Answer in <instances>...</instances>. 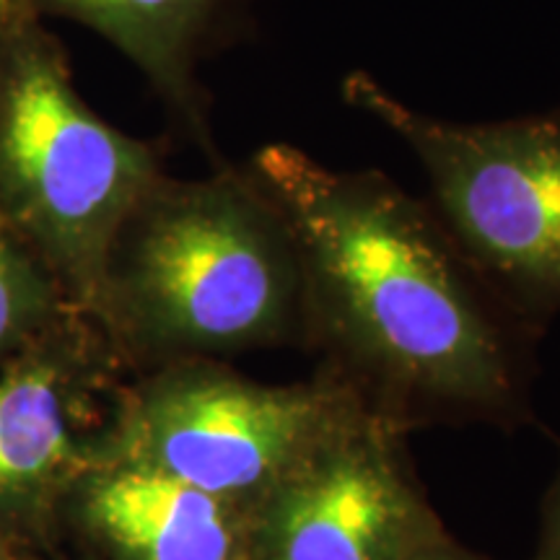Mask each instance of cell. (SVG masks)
<instances>
[{"label":"cell","mask_w":560,"mask_h":560,"mask_svg":"<svg viewBox=\"0 0 560 560\" xmlns=\"http://www.w3.org/2000/svg\"><path fill=\"white\" fill-rule=\"evenodd\" d=\"M532 560H560V462L542 495L540 537H537V550Z\"/></svg>","instance_id":"cell-11"},{"label":"cell","mask_w":560,"mask_h":560,"mask_svg":"<svg viewBox=\"0 0 560 560\" xmlns=\"http://www.w3.org/2000/svg\"><path fill=\"white\" fill-rule=\"evenodd\" d=\"M79 306L47 262L0 215V363Z\"/></svg>","instance_id":"cell-10"},{"label":"cell","mask_w":560,"mask_h":560,"mask_svg":"<svg viewBox=\"0 0 560 560\" xmlns=\"http://www.w3.org/2000/svg\"><path fill=\"white\" fill-rule=\"evenodd\" d=\"M32 560H42V556H34ZM55 560H100V558H94L91 552H86V556H81V558H55Z\"/></svg>","instance_id":"cell-14"},{"label":"cell","mask_w":560,"mask_h":560,"mask_svg":"<svg viewBox=\"0 0 560 560\" xmlns=\"http://www.w3.org/2000/svg\"><path fill=\"white\" fill-rule=\"evenodd\" d=\"M130 371L96 319L70 310L0 363V532L42 556L66 535L70 495L102 465Z\"/></svg>","instance_id":"cell-6"},{"label":"cell","mask_w":560,"mask_h":560,"mask_svg":"<svg viewBox=\"0 0 560 560\" xmlns=\"http://www.w3.org/2000/svg\"><path fill=\"white\" fill-rule=\"evenodd\" d=\"M34 13L89 26L120 50L156 89L195 145L223 164L213 143L198 66L242 0H24Z\"/></svg>","instance_id":"cell-9"},{"label":"cell","mask_w":560,"mask_h":560,"mask_svg":"<svg viewBox=\"0 0 560 560\" xmlns=\"http://www.w3.org/2000/svg\"><path fill=\"white\" fill-rule=\"evenodd\" d=\"M32 558H34V552L24 550L21 545L9 540V537L0 532V560H32Z\"/></svg>","instance_id":"cell-13"},{"label":"cell","mask_w":560,"mask_h":560,"mask_svg":"<svg viewBox=\"0 0 560 560\" xmlns=\"http://www.w3.org/2000/svg\"><path fill=\"white\" fill-rule=\"evenodd\" d=\"M366 412L322 366L304 382L268 384L229 361H174L125 382L102 462L145 467L257 511Z\"/></svg>","instance_id":"cell-4"},{"label":"cell","mask_w":560,"mask_h":560,"mask_svg":"<svg viewBox=\"0 0 560 560\" xmlns=\"http://www.w3.org/2000/svg\"><path fill=\"white\" fill-rule=\"evenodd\" d=\"M164 172L149 140L102 120L24 0H0V215L91 314L109 244Z\"/></svg>","instance_id":"cell-3"},{"label":"cell","mask_w":560,"mask_h":560,"mask_svg":"<svg viewBox=\"0 0 560 560\" xmlns=\"http://www.w3.org/2000/svg\"><path fill=\"white\" fill-rule=\"evenodd\" d=\"M342 102L408 145L454 242L511 310L545 330L560 314V104L457 122L410 107L366 70L342 79Z\"/></svg>","instance_id":"cell-5"},{"label":"cell","mask_w":560,"mask_h":560,"mask_svg":"<svg viewBox=\"0 0 560 560\" xmlns=\"http://www.w3.org/2000/svg\"><path fill=\"white\" fill-rule=\"evenodd\" d=\"M91 317L132 374L249 350H306L293 231L247 166L161 174L117 229Z\"/></svg>","instance_id":"cell-2"},{"label":"cell","mask_w":560,"mask_h":560,"mask_svg":"<svg viewBox=\"0 0 560 560\" xmlns=\"http://www.w3.org/2000/svg\"><path fill=\"white\" fill-rule=\"evenodd\" d=\"M408 436L366 412L257 509L262 560H410L446 527Z\"/></svg>","instance_id":"cell-7"},{"label":"cell","mask_w":560,"mask_h":560,"mask_svg":"<svg viewBox=\"0 0 560 560\" xmlns=\"http://www.w3.org/2000/svg\"><path fill=\"white\" fill-rule=\"evenodd\" d=\"M249 170L296 240L317 366L405 433L529 423L545 330L493 291L429 200L289 143L265 145Z\"/></svg>","instance_id":"cell-1"},{"label":"cell","mask_w":560,"mask_h":560,"mask_svg":"<svg viewBox=\"0 0 560 560\" xmlns=\"http://www.w3.org/2000/svg\"><path fill=\"white\" fill-rule=\"evenodd\" d=\"M410 560H493V558H486L480 556V552L465 548V545L454 540L450 532H444V535L433 537L431 542H425L418 552H412Z\"/></svg>","instance_id":"cell-12"},{"label":"cell","mask_w":560,"mask_h":560,"mask_svg":"<svg viewBox=\"0 0 560 560\" xmlns=\"http://www.w3.org/2000/svg\"><path fill=\"white\" fill-rule=\"evenodd\" d=\"M100 560H262L257 511L125 462H102L66 509Z\"/></svg>","instance_id":"cell-8"}]
</instances>
